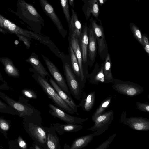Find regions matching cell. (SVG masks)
Returning a JSON list of instances; mask_svg holds the SVG:
<instances>
[{
	"label": "cell",
	"instance_id": "obj_2",
	"mask_svg": "<svg viewBox=\"0 0 149 149\" xmlns=\"http://www.w3.org/2000/svg\"><path fill=\"white\" fill-rule=\"evenodd\" d=\"M27 131L36 144L42 149H47V134L42 124L40 112L36 109L31 115L27 116Z\"/></svg>",
	"mask_w": 149,
	"mask_h": 149
},
{
	"label": "cell",
	"instance_id": "obj_32",
	"mask_svg": "<svg viewBox=\"0 0 149 149\" xmlns=\"http://www.w3.org/2000/svg\"><path fill=\"white\" fill-rule=\"evenodd\" d=\"M0 127L4 130H7L9 129V126L7 123L4 121L0 120Z\"/></svg>",
	"mask_w": 149,
	"mask_h": 149
},
{
	"label": "cell",
	"instance_id": "obj_34",
	"mask_svg": "<svg viewBox=\"0 0 149 149\" xmlns=\"http://www.w3.org/2000/svg\"><path fill=\"white\" fill-rule=\"evenodd\" d=\"M19 146L22 148L26 149L27 148L26 143L23 140L21 139L19 142Z\"/></svg>",
	"mask_w": 149,
	"mask_h": 149
},
{
	"label": "cell",
	"instance_id": "obj_13",
	"mask_svg": "<svg viewBox=\"0 0 149 149\" xmlns=\"http://www.w3.org/2000/svg\"><path fill=\"white\" fill-rule=\"evenodd\" d=\"M78 40L79 46L82 55L83 62L85 68V65L87 62L88 42V28L87 23H86L83 27L82 33L78 38Z\"/></svg>",
	"mask_w": 149,
	"mask_h": 149
},
{
	"label": "cell",
	"instance_id": "obj_1",
	"mask_svg": "<svg viewBox=\"0 0 149 149\" xmlns=\"http://www.w3.org/2000/svg\"><path fill=\"white\" fill-rule=\"evenodd\" d=\"M17 6L14 13L28 24L33 32L41 33L45 21L34 6L25 0H18Z\"/></svg>",
	"mask_w": 149,
	"mask_h": 149
},
{
	"label": "cell",
	"instance_id": "obj_36",
	"mask_svg": "<svg viewBox=\"0 0 149 149\" xmlns=\"http://www.w3.org/2000/svg\"><path fill=\"white\" fill-rule=\"evenodd\" d=\"M70 6L74 8V0H68Z\"/></svg>",
	"mask_w": 149,
	"mask_h": 149
},
{
	"label": "cell",
	"instance_id": "obj_35",
	"mask_svg": "<svg viewBox=\"0 0 149 149\" xmlns=\"http://www.w3.org/2000/svg\"><path fill=\"white\" fill-rule=\"evenodd\" d=\"M108 0H97L99 5L100 6L103 5Z\"/></svg>",
	"mask_w": 149,
	"mask_h": 149
},
{
	"label": "cell",
	"instance_id": "obj_19",
	"mask_svg": "<svg viewBox=\"0 0 149 149\" xmlns=\"http://www.w3.org/2000/svg\"><path fill=\"white\" fill-rule=\"evenodd\" d=\"M115 87L121 93L130 96L135 95L139 91L137 86L127 84H118L116 85Z\"/></svg>",
	"mask_w": 149,
	"mask_h": 149
},
{
	"label": "cell",
	"instance_id": "obj_23",
	"mask_svg": "<svg viewBox=\"0 0 149 149\" xmlns=\"http://www.w3.org/2000/svg\"><path fill=\"white\" fill-rule=\"evenodd\" d=\"M104 78L111 80L113 78L111 71V62L109 53L107 54L104 66Z\"/></svg>",
	"mask_w": 149,
	"mask_h": 149
},
{
	"label": "cell",
	"instance_id": "obj_22",
	"mask_svg": "<svg viewBox=\"0 0 149 149\" xmlns=\"http://www.w3.org/2000/svg\"><path fill=\"white\" fill-rule=\"evenodd\" d=\"M131 126L133 128L138 130H147L148 128V125H147V122L142 119L137 118H131Z\"/></svg>",
	"mask_w": 149,
	"mask_h": 149
},
{
	"label": "cell",
	"instance_id": "obj_21",
	"mask_svg": "<svg viewBox=\"0 0 149 149\" xmlns=\"http://www.w3.org/2000/svg\"><path fill=\"white\" fill-rule=\"evenodd\" d=\"M93 94V93H90L84 97H84L82 98L79 105L84 110L89 111L91 109L94 101Z\"/></svg>",
	"mask_w": 149,
	"mask_h": 149
},
{
	"label": "cell",
	"instance_id": "obj_6",
	"mask_svg": "<svg viewBox=\"0 0 149 149\" xmlns=\"http://www.w3.org/2000/svg\"><path fill=\"white\" fill-rule=\"evenodd\" d=\"M97 21V20L94 19L91 17L90 19V25L96 38L99 54L101 57L102 58V55L105 50L107 49V47L101 21L99 19V23H98Z\"/></svg>",
	"mask_w": 149,
	"mask_h": 149
},
{
	"label": "cell",
	"instance_id": "obj_8",
	"mask_svg": "<svg viewBox=\"0 0 149 149\" xmlns=\"http://www.w3.org/2000/svg\"><path fill=\"white\" fill-rule=\"evenodd\" d=\"M48 106L50 109L48 113L54 118H58L67 123L81 124L87 119L71 116L51 103L48 104Z\"/></svg>",
	"mask_w": 149,
	"mask_h": 149
},
{
	"label": "cell",
	"instance_id": "obj_40",
	"mask_svg": "<svg viewBox=\"0 0 149 149\" xmlns=\"http://www.w3.org/2000/svg\"><path fill=\"white\" fill-rule=\"evenodd\" d=\"M4 104L0 101V108H2L3 106L5 107Z\"/></svg>",
	"mask_w": 149,
	"mask_h": 149
},
{
	"label": "cell",
	"instance_id": "obj_11",
	"mask_svg": "<svg viewBox=\"0 0 149 149\" xmlns=\"http://www.w3.org/2000/svg\"><path fill=\"white\" fill-rule=\"evenodd\" d=\"M89 28L87 61L89 65L91 67L96 55L97 41L95 35L90 25Z\"/></svg>",
	"mask_w": 149,
	"mask_h": 149
},
{
	"label": "cell",
	"instance_id": "obj_3",
	"mask_svg": "<svg viewBox=\"0 0 149 149\" xmlns=\"http://www.w3.org/2000/svg\"><path fill=\"white\" fill-rule=\"evenodd\" d=\"M34 78L48 97L54 104L55 106L70 114L73 115L75 113L72 109L60 97L46 79L43 78L37 72L35 73Z\"/></svg>",
	"mask_w": 149,
	"mask_h": 149
},
{
	"label": "cell",
	"instance_id": "obj_39",
	"mask_svg": "<svg viewBox=\"0 0 149 149\" xmlns=\"http://www.w3.org/2000/svg\"><path fill=\"white\" fill-rule=\"evenodd\" d=\"M0 32H1L3 33L4 34H5L6 33V32L4 31L3 29L2 28H1L0 27Z\"/></svg>",
	"mask_w": 149,
	"mask_h": 149
},
{
	"label": "cell",
	"instance_id": "obj_16",
	"mask_svg": "<svg viewBox=\"0 0 149 149\" xmlns=\"http://www.w3.org/2000/svg\"><path fill=\"white\" fill-rule=\"evenodd\" d=\"M27 61L31 65L35 71L43 78L46 79V77L51 76L40 61L38 56L35 53L32 54Z\"/></svg>",
	"mask_w": 149,
	"mask_h": 149
},
{
	"label": "cell",
	"instance_id": "obj_37",
	"mask_svg": "<svg viewBox=\"0 0 149 149\" xmlns=\"http://www.w3.org/2000/svg\"><path fill=\"white\" fill-rule=\"evenodd\" d=\"M34 148L35 149H42V148L40 147L39 145L37 144H36L34 146Z\"/></svg>",
	"mask_w": 149,
	"mask_h": 149
},
{
	"label": "cell",
	"instance_id": "obj_33",
	"mask_svg": "<svg viewBox=\"0 0 149 149\" xmlns=\"http://www.w3.org/2000/svg\"><path fill=\"white\" fill-rule=\"evenodd\" d=\"M107 118L106 116L105 115H101L97 118L96 120V123L101 122L105 120Z\"/></svg>",
	"mask_w": 149,
	"mask_h": 149
},
{
	"label": "cell",
	"instance_id": "obj_4",
	"mask_svg": "<svg viewBox=\"0 0 149 149\" xmlns=\"http://www.w3.org/2000/svg\"><path fill=\"white\" fill-rule=\"evenodd\" d=\"M63 63L65 80L70 93L75 99L79 100L82 88L71 68L69 60Z\"/></svg>",
	"mask_w": 149,
	"mask_h": 149
},
{
	"label": "cell",
	"instance_id": "obj_5",
	"mask_svg": "<svg viewBox=\"0 0 149 149\" xmlns=\"http://www.w3.org/2000/svg\"><path fill=\"white\" fill-rule=\"evenodd\" d=\"M41 56L53 79L61 88L72 98L65 80L58 68L47 58L43 55L41 54Z\"/></svg>",
	"mask_w": 149,
	"mask_h": 149
},
{
	"label": "cell",
	"instance_id": "obj_26",
	"mask_svg": "<svg viewBox=\"0 0 149 149\" xmlns=\"http://www.w3.org/2000/svg\"><path fill=\"white\" fill-rule=\"evenodd\" d=\"M5 64L6 70L8 73L14 76H16L18 74L16 69L9 60H7L5 61Z\"/></svg>",
	"mask_w": 149,
	"mask_h": 149
},
{
	"label": "cell",
	"instance_id": "obj_17",
	"mask_svg": "<svg viewBox=\"0 0 149 149\" xmlns=\"http://www.w3.org/2000/svg\"><path fill=\"white\" fill-rule=\"evenodd\" d=\"M68 49L69 52L68 55L71 68L82 89L83 86L81 81L80 71L77 60L71 46L70 45Z\"/></svg>",
	"mask_w": 149,
	"mask_h": 149
},
{
	"label": "cell",
	"instance_id": "obj_20",
	"mask_svg": "<svg viewBox=\"0 0 149 149\" xmlns=\"http://www.w3.org/2000/svg\"><path fill=\"white\" fill-rule=\"evenodd\" d=\"M93 135H88L75 139L73 142L70 149H78L86 146L91 141Z\"/></svg>",
	"mask_w": 149,
	"mask_h": 149
},
{
	"label": "cell",
	"instance_id": "obj_14",
	"mask_svg": "<svg viewBox=\"0 0 149 149\" xmlns=\"http://www.w3.org/2000/svg\"><path fill=\"white\" fill-rule=\"evenodd\" d=\"M47 134V148L61 149L60 139L57 136L52 124L49 127H45Z\"/></svg>",
	"mask_w": 149,
	"mask_h": 149
},
{
	"label": "cell",
	"instance_id": "obj_9",
	"mask_svg": "<svg viewBox=\"0 0 149 149\" xmlns=\"http://www.w3.org/2000/svg\"><path fill=\"white\" fill-rule=\"evenodd\" d=\"M68 40L77 60L80 71L81 81L84 86L85 81V68L83 62L78 37L74 35L68 36Z\"/></svg>",
	"mask_w": 149,
	"mask_h": 149
},
{
	"label": "cell",
	"instance_id": "obj_28",
	"mask_svg": "<svg viewBox=\"0 0 149 149\" xmlns=\"http://www.w3.org/2000/svg\"><path fill=\"white\" fill-rule=\"evenodd\" d=\"M104 67H103L101 69L100 71L95 76V79L96 80L103 82L104 81Z\"/></svg>",
	"mask_w": 149,
	"mask_h": 149
},
{
	"label": "cell",
	"instance_id": "obj_30",
	"mask_svg": "<svg viewBox=\"0 0 149 149\" xmlns=\"http://www.w3.org/2000/svg\"><path fill=\"white\" fill-rule=\"evenodd\" d=\"M138 107L140 110L146 112L149 111V106L148 104L143 103H138ZM139 109V110H140Z\"/></svg>",
	"mask_w": 149,
	"mask_h": 149
},
{
	"label": "cell",
	"instance_id": "obj_25",
	"mask_svg": "<svg viewBox=\"0 0 149 149\" xmlns=\"http://www.w3.org/2000/svg\"><path fill=\"white\" fill-rule=\"evenodd\" d=\"M61 5L66 20L68 24L70 19L69 5L68 0H60Z\"/></svg>",
	"mask_w": 149,
	"mask_h": 149
},
{
	"label": "cell",
	"instance_id": "obj_15",
	"mask_svg": "<svg viewBox=\"0 0 149 149\" xmlns=\"http://www.w3.org/2000/svg\"><path fill=\"white\" fill-rule=\"evenodd\" d=\"M72 14L69 23L68 24L69 29V35H76L79 38L81 35L82 27L79 20L76 12L71 8Z\"/></svg>",
	"mask_w": 149,
	"mask_h": 149
},
{
	"label": "cell",
	"instance_id": "obj_27",
	"mask_svg": "<svg viewBox=\"0 0 149 149\" xmlns=\"http://www.w3.org/2000/svg\"><path fill=\"white\" fill-rule=\"evenodd\" d=\"M23 92L24 95L29 98L36 99L38 97V95L37 94L32 90L25 89L24 90Z\"/></svg>",
	"mask_w": 149,
	"mask_h": 149
},
{
	"label": "cell",
	"instance_id": "obj_42",
	"mask_svg": "<svg viewBox=\"0 0 149 149\" xmlns=\"http://www.w3.org/2000/svg\"></svg>",
	"mask_w": 149,
	"mask_h": 149
},
{
	"label": "cell",
	"instance_id": "obj_12",
	"mask_svg": "<svg viewBox=\"0 0 149 149\" xmlns=\"http://www.w3.org/2000/svg\"><path fill=\"white\" fill-rule=\"evenodd\" d=\"M48 81L56 90L60 97L74 111L75 113L77 111V108L80 106L75 103L72 98L70 97L61 88L50 76Z\"/></svg>",
	"mask_w": 149,
	"mask_h": 149
},
{
	"label": "cell",
	"instance_id": "obj_29",
	"mask_svg": "<svg viewBox=\"0 0 149 149\" xmlns=\"http://www.w3.org/2000/svg\"><path fill=\"white\" fill-rule=\"evenodd\" d=\"M143 41L144 44L143 47L146 52L149 54V42L147 38L144 35L142 36Z\"/></svg>",
	"mask_w": 149,
	"mask_h": 149
},
{
	"label": "cell",
	"instance_id": "obj_24",
	"mask_svg": "<svg viewBox=\"0 0 149 149\" xmlns=\"http://www.w3.org/2000/svg\"><path fill=\"white\" fill-rule=\"evenodd\" d=\"M130 27L134 37L143 47L144 44L143 41L142 36L139 28L133 23H130Z\"/></svg>",
	"mask_w": 149,
	"mask_h": 149
},
{
	"label": "cell",
	"instance_id": "obj_10",
	"mask_svg": "<svg viewBox=\"0 0 149 149\" xmlns=\"http://www.w3.org/2000/svg\"><path fill=\"white\" fill-rule=\"evenodd\" d=\"M82 1L84 4L82 9L86 19L88 20L92 14L96 19L99 20L100 9L97 0H83Z\"/></svg>",
	"mask_w": 149,
	"mask_h": 149
},
{
	"label": "cell",
	"instance_id": "obj_7",
	"mask_svg": "<svg viewBox=\"0 0 149 149\" xmlns=\"http://www.w3.org/2000/svg\"><path fill=\"white\" fill-rule=\"evenodd\" d=\"M39 1L46 15L51 19L62 36L65 38L67 35V31L63 27L52 6L47 0H39Z\"/></svg>",
	"mask_w": 149,
	"mask_h": 149
},
{
	"label": "cell",
	"instance_id": "obj_31",
	"mask_svg": "<svg viewBox=\"0 0 149 149\" xmlns=\"http://www.w3.org/2000/svg\"><path fill=\"white\" fill-rule=\"evenodd\" d=\"M20 37V38L23 40L27 48H29L30 47V43L29 39L26 38L24 36L20 35L19 34H17Z\"/></svg>",
	"mask_w": 149,
	"mask_h": 149
},
{
	"label": "cell",
	"instance_id": "obj_18",
	"mask_svg": "<svg viewBox=\"0 0 149 149\" xmlns=\"http://www.w3.org/2000/svg\"><path fill=\"white\" fill-rule=\"evenodd\" d=\"M56 131L60 135H63L65 132H76L81 130L83 126L80 124L67 123L61 124L58 123L52 124Z\"/></svg>",
	"mask_w": 149,
	"mask_h": 149
},
{
	"label": "cell",
	"instance_id": "obj_41",
	"mask_svg": "<svg viewBox=\"0 0 149 149\" xmlns=\"http://www.w3.org/2000/svg\"><path fill=\"white\" fill-rule=\"evenodd\" d=\"M82 1L83 0H81Z\"/></svg>",
	"mask_w": 149,
	"mask_h": 149
},
{
	"label": "cell",
	"instance_id": "obj_38",
	"mask_svg": "<svg viewBox=\"0 0 149 149\" xmlns=\"http://www.w3.org/2000/svg\"><path fill=\"white\" fill-rule=\"evenodd\" d=\"M64 148L66 149H70V147L67 144H65L64 146Z\"/></svg>",
	"mask_w": 149,
	"mask_h": 149
}]
</instances>
